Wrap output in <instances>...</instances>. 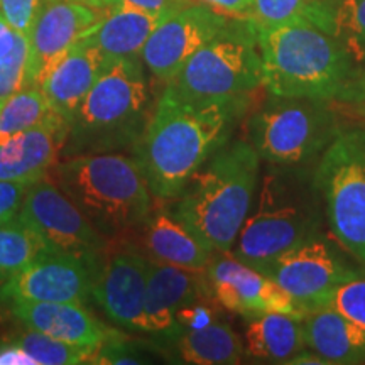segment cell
<instances>
[{"mask_svg":"<svg viewBox=\"0 0 365 365\" xmlns=\"http://www.w3.org/2000/svg\"><path fill=\"white\" fill-rule=\"evenodd\" d=\"M261 86L257 27L250 19H232L186 61L164 91L186 102H227L247 98Z\"/></svg>","mask_w":365,"mask_h":365,"instance_id":"7","label":"cell"},{"mask_svg":"<svg viewBox=\"0 0 365 365\" xmlns=\"http://www.w3.org/2000/svg\"><path fill=\"white\" fill-rule=\"evenodd\" d=\"M340 132L339 115L328 100L271 95L250 115L247 140L262 163L312 166Z\"/></svg>","mask_w":365,"mask_h":365,"instance_id":"8","label":"cell"},{"mask_svg":"<svg viewBox=\"0 0 365 365\" xmlns=\"http://www.w3.org/2000/svg\"><path fill=\"white\" fill-rule=\"evenodd\" d=\"M168 14H153L118 2L83 36L105 58H139L149 36Z\"/></svg>","mask_w":365,"mask_h":365,"instance_id":"22","label":"cell"},{"mask_svg":"<svg viewBox=\"0 0 365 365\" xmlns=\"http://www.w3.org/2000/svg\"><path fill=\"white\" fill-rule=\"evenodd\" d=\"M17 218L38 234L49 250L78 257L97 272L112 247L113 240L86 220L49 175L29 185Z\"/></svg>","mask_w":365,"mask_h":365,"instance_id":"10","label":"cell"},{"mask_svg":"<svg viewBox=\"0 0 365 365\" xmlns=\"http://www.w3.org/2000/svg\"><path fill=\"white\" fill-rule=\"evenodd\" d=\"M49 113L51 107L41 88L24 86L16 91L0 105V145L12 137L33 129Z\"/></svg>","mask_w":365,"mask_h":365,"instance_id":"28","label":"cell"},{"mask_svg":"<svg viewBox=\"0 0 365 365\" xmlns=\"http://www.w3.org/2000/svg\"><path fill=\"white\" fill-rule=\"evenodd\" d=\"M230 21L200 2L186 4L159 22L144 44L140 59L154 78L168 85L186 61L220 34Z\"/></svg>","mask_w":365,"mask_h":365,"instance_id":"13","label":"cell"},{"mask_svg":"<svg viewBox=\"0 0 365 365\" xmlns=\"http://www.w3.org/2000/svg\"><path fill=\"white\" fill-rule=\"evenodd\" d=\"M322 0H254L255 27H276L294 21L312 22Z\"/></svg>","mask_w":365,"mask_h":365,"instance_id":"32","label":"cell"},{"mask_svg":"<svg viewBox=\"0 0 365 365\" xmlns=\"http://www.w3.org/2000/svg\"><path fill=\"white\" fill-rule=\"evenodd\" d=\"M257 44L264 88L276 97L336 102L357 73L344 44L309 21L257 27Z\"/></svg>","mask_w":365,"mask_h":365,"instance_id":"4","label":"cell"},{"mask_svg":"<svg viewBox=\"0 0 365 365\" xmlns=\"http://www.w3.org/2000/svg\"><path fill=\"white\" fill-rule=\"evenodd\" d=\"M245 102H186L163 91L130 150L156 202L178 198L195 173L230 140Z\"/></svg>","mask_w":365,"mask_h":365,"instance_id":"1","label":"cell"},{"mask_svg":"<svg viewBox=\"0 0 365 365\" xmlns=\"http://www.w3.org/2000/svg\"><path fill=\"white\" fill-rule=\"evenodd\" d=\"M0 105H2V102H0Z\"/></svg>","mask_w":365,"mask_h":365,"instance_id":"44","label":"cell"},{"mask_svg":"<svg viewBox=\"0 0 365 365\" xmlns=\"http://www.w3.org/2000/svg\"><path fill=\"white\" fill-rule=\"evenodd\" d=\"M156 357H164L163 346L125 336L124 333L113 330L112 335L98 346L91 364H148Z\"/></svg>","mask_w":365,"mask_h":365,"instance_id":"31","label":"cell"},{"mask_svg":"<svg viewBox=\"0 0 365 365\" xmlns=\"http://www.w3.org/2000/svg\"><path fill=\"white\" fill-rule=\"evenodd\" d=\"M336 102L346 105L350 110L365 118V68L355 73L354 78L346 83Z\"/></svg>","mask_w":365,"mask_h":365,"instance_id":"37","label":"cell"},{"mask_svg":"<svg viewBox=\"0 0 365 365\" xmlns=\"http://www.w3.org/2000/svg\"><path fill=\"white\" fill-rule=\"evenodd\" d=\"M70 2H76V4H83V6L88 7H95V9H103V11H108L113 6H117L120 0H70Z\"/></svg>","mask_w":365,"mask_h":365,"instance_id":"42","label":"cell"},{"mask_svg":"<svg viewBox=\"0 0 365 365\" xmlns=\"http://www.w3.org/2000/svg\"><path fill=\"white\" fill-rule=\"evenodd\" d=\"M244 354L254 362L286 364L307 349L303 322L286 313H257L245 317Z\"/></svg>","mask_w":365,"mask_h":365,"instance_id":"24","label":"cell"},{"mask_svg":"<svg viewBox=\"0 0 365 365\" xmlns=\"http://www.w3.org/2000/svg\"><path fill=\"white\" fill-rule=\"evenodd\" d=\"M362 137H364V145H365V129H362Z\"/></svg>","mask_w":365,"mask_h":365,"instance_id":"43","label":"cell"},{"mask_svg":"<svg viewBox=\"0 0 365 365\" xmlns=\"http://www.w3.org/2000/svg\"><path fill=\"white\" fill-rule=\"evenodd\" d=\"M27 188L26 182L0 180V225L19 215Z\"/></svg>","mask_w":365,"mask_h":365,"instance_id":"36","label":"cell"},{"mask_svg":"<svg viewBox=\"0 0 365 365\" xmlns=\"http://www.w3.org/2000/svg\"><path fill=\"white\" fill-rule=\"evenodd\" d=\"M202 296H212L208 291L205 271H188L150 261L148 286L144 299L145 335L156 340H170L180 333L176 313Z\"/></svg>","mask_w":365,"mask_h":365,"instance_id":"18","label":"cell"},{"mask_svg":"<svg viewBox=\"0 0 365 365\" xmlns=\"http://www.w3.org/2000/svg\"><path fill=\"white\" fill-rule=\"evenodd\" d=\"M46 250V242L17 217L0 225V286Z\"/></svg>","mask_w":365,"mask_h":365,"instance_id":"27","label":"cell"},{"mask_svg":"<svg viewBox=\"0 0 365 365\" xmlns=\"http://www.w3.org/2000/svg\"><path fill=\"white\" fill-rule=\"evenodd\" d=\"M95 276L97 271L81 259L46 250L0 286V304L22 301L86 304Z\"/></svg>","mask_w":365,"mask_h":365,"instance_id":"15","label":"cell"},{"mask_svg":"<svg viewBox=\"0 0 365 365\" xmlns=\"http://www.w3.org/2000/svg\"><path fill=\"white\" fill-rule=\"evenodd\" d=\"M158 341L161 346H171V357L180 364L237 365L245 359L242 336L223 319Z\"/></svg>","mask_w":365,"mask_h":365,"instance_id":"25","label":"cell"},{"mask_svg":"<svg viewBox=\"0 0 365 365\" xmlns=\"http://www.w3.org/2000/svg\"><path fill=\"white\" fill-rule=\"evenodd\" d=\"M130 235L132 244L150 261L188 271H205L217 252L190 223L168 207H156V203Z\"/></svg>","mask_w":365,"mask_h":365,"instance_id":"17","label":"cell"},{"mask_svg":"<svg viewBox=\"0 0 365 365\" xmlns=\"http://www.w3.org/2000/svg\"><path fill=\"white\" fill-rule=\"evenodd\" d=\"M154 107L140 56L110 59L71 120L63 158L132 150Z\"/></svg>","mask_w":365,"mask_h":365,"instance_id":"6","label":"cell"},{"mask_svg":"<svg viewBox=\"0 0 365 365\" xmlns=\"http://www.w3.org/2000/svg\"><path fill=\"white\" fill-rule=\"evenodd\" d=\"M108 61L110 59L105 58L93 44L81 38L41 85L51 110L71 125L80 105L83 103Z\"/></svg>","mask_w":365,"mask_h":365,"instance_id":"21","label":"cell"},{"mask_svg":"<svg viewBox=\"0 0 365 365\" xmlns=\"http://www.w3.org/2000/svg\"><path fill=\"white\" fill-rule=\"evenodd\" d=\"M49 178L107 239H125L154 207L139 163L125 153L63 158Z\"/></svg>","mask_w":365,"mask_h":365,"instance_id":"5","label":"cell"},{"mask_svg":"<svg viewBox=\"0 0 365 365\" xmlns=\"http://www.w3.org/2000/svg\"><path fill=\"white\" fill-rule=\"evenodd\" d=\"M107 12L70 0H44L27 33L29 59L26 86L41 88L53 68Z\"/></svg>","mask_w":365,"mask_h":365,"instance_id":"16","label":"cell"},{"mask_svg":"<svg viewBox=\"0 0 365 365\" xmlns=\"http://www.w3.org/2000/svg\"><path fill=\"white\" fill-rule=\"evenodd\" d=\"M212 298L227 312L250 317L286 313L303 318L304 309L262 271L237 261L230 252H215L205 269Z\"/></svg>","mask_w":365,"mask_h":365,"instance_id":"14","label":"cell"},{"mask_svg":"<svg viewBox=\"0 0 365 365\" xmlns=\"http://www.w3.org/2000/svg\"><path fill=\"white\" fill-rule=\"evenodd\" d=\"M262 159L247 139L228 140L195 173L168 208L217 252H230L252 208Z\"/></svg>","mask_w":365,"mask_h":365,"instance_id":"3","label":"cell"},{"mask_svg":"<svg viewBox=\"0 0 365 365\" xmlns=\"http://www.w3.org/2000/svg\"><path fill=\"white\" fill-rule=\"evenodd\" d=\"M301 322L307 349L330 365L365 364V328L327 307L308 312Z\"/></svg>","mask_w":365,"mask_h":365,"instance_id":"23","label":"cell"},{"mask_svg":"<svg viewBox=\"0 0 365 365\" xmlns=\"http://www.w3.org/2000/svg\"><path fill=\"white\" fill-rule=\"evenodd\" d=\"M44 0H0V16L27 36Z\"/></svg>","mask_w":365,"mask_h":365,"instance_id":"35","label":"cell"},{"mask_svg":"<svg viewBox=\"0 0 365 365\" xmlns=\"http://www.w3.org/2000/svg\"><path fill=\"white\" fill-rule=\"evenodd\" d=\"M313 166L264 163L255 198L230 254L261 269L277 255L325 234V208Z\"/></svg>","mask_w":365,"mask_h":365,"instance_id":"2","label":"cell"},{"mask_svg":"<svg viewBox=\"0 0 365 365\" xmlns=\"http://www.w3.org/2000/svg\"><path fill=\"white\" fill-rule=\"evenodd\" d=\"M29 41L0 16V102L26 86Z\"/></svg>","mask_w":365,"mask_h":365,"instance_id":"29","label":"cell"},{"mask_svg":"<svg viewBox=\"0 0 365 365\" xmlns=\"http://www.w3.org/2000/svg\"><path fill=\"white\" fill-rule=\"evenodd\" d=\"M120 2L153 14H170L188 4L186 0H120Z\"/></svg>","mask_w":365,"mask_h":365,"instance_id":"40","label":"cell"},{"mask_svg":"<svg viewBox=\"0 0 365 365\" xmlns=\"http://www.w3.org/2000/svg\"><path fill=\"white\" fill-rule=\"evenodd\" d=\"M333 240L365 266V145L362 129L341 130L314 164Z\"/></svg>","mask_w":365,"mask_h":365,"instance_id":"9","label":"cell"},{"mask_svg":"<svg viewBox=\"0 0 365 365\" xmlns=\"http://www.w3.org/2000/svg\"><path fill=\"white\" fill-rule=\"evenodd\" d=\"M339 247L325 234L313 237L277 255L259 271L276 281L304 313L313 312L336 286L365 274V266H354L352 255Z\"/></svg>","mask_w":365,"mask_h":365,"instance_id":"11","label":"cell"},{"mask_svg":"<svg viewBox=\"0 0 365 365\" xmlns=\"http://www.w3.org/2000/svg\"><path fill=\"white\" fill-rule=\"evenodd\" d=\"M149 257L130 240L115 239L95 276L91 299L113 325L145 333L144 299Z\"/></svg>","mask_w":365,"mask_h":365,"instance_id":"12","label":"cell"},{"mask_svg":"<svg viewBox=\"0 0 365 365\" xmlns=\"http://www.w3.org/2000/svg\"><path fill=\"white\" fill-rule=\"evenodd\" d=\"M0 365H38L36 360L26 354L19 345L9 339L0 344Z\"/></svg>","mask_w":365,"mask_h":365,"instance_id":"39","label":"cell"},{"mask_svg":"<svg viewBox=\"0 0 365 365\" xmlns=\"http://www.w3.org/2000/svg\"><path fill=\"white\" fill-rule=\"evenodd\" d=\"M9 312L26 328L41 331L65 344L97 352L115 328L107 327L81 303H39L9 304Z\"/></svg>","mask_w":365,"mask_h":365,"instance_id":"20","label":"cell"},{"mask_svg":"<svg viewBox=\"0 0 365 365\" xmlns=\"http://www.w3.org/2000/svg\"><path fill=\"white\" fill-rule=\"evenodd\" d=\"M70 122L51 110L33 129L0 145V180L33 185L63 159Z\"/></svg>","mask_w":365,"mask_h":365,"instance_id":"19","label":"cell"},{"mask_svg":"<svg viewBox=\"0 0 365 365\" xmlns=\"http://www.w3.org/2000/svg\"><path fill=\"white\" fill-rule=\"evenodd\" d=\"M287 365H330V362L322 355L313 352V350L304 349L294 355L293 359L287 362Z\"/></svg>","mask_w":365,"mask_h":365,"instance_id":"41","label":"cell"},{"mask_svg":"<svg viewBox=\"0 0 365 365\" xmlns=\"http://www.w3.org/2000/svg\"><path fill=\"white\" fill-rule=\"evenodd\" d=\"M222 16L230 19H250L254 17V0H196Z\"/></svg>","mask_w":365,"mask_h":365,"instance_id":"38","label":"cell"},{"mask_svg":"<svg viewBox=\"0 0 365 365\" xmlns=\"http://www.w3.org/2000/svg\"><path fill=\"white\" fill-rule=\"evenodd\" d=\"M222 309L212 296H202L176 313V325L180 328V333L205 328L210 323L222 319Z\"/></svg>","mask_w":365,"mask_h":365,"instance_id":"34","label":"cell"},{"mask_svg":"<svg viewBox=\"0 0 365 365\" xmlns=\"http://www.w3.org/2000/svg\"><path fill=\"white\" fill-rule=\"evenodd\" d=\"M11 340L29 354L38 365H78L91 364L93 360V352L90 350L65 344L31 328Z\"/></svg>","mask_w":365,"mask_h":365,"instance_id":"30","label":"cell"},{"mask_svg":"<svg viewBox=\"0 0 365 365\" xmlns=\"http://www.w3.org/2000/svg\"><path fill=\"white\" fill-rule=\"evenodd\" d=\"M312 22L344 44L357 71L365 68V0H322Z\"/></svg>","mask_w":365,"mask_h":365,"instance_id":"26","label":"cell"},{"mask_svg":"<svg viewBox=\"0 0 365 365\" xmlns=\"http://www.w3.org/2000/svg\"><path fill=\"white\" fill-rule=\"evenodd\" d=\"M323 307L335 309L350 322L365 328V274L336 286L318 308Z\"/></svg>","mask_w":365,"mask_h":365,"instance_id":"33","label":"cell"}]
</instances>
